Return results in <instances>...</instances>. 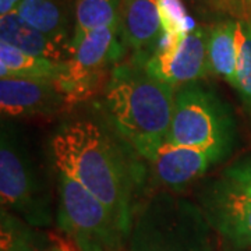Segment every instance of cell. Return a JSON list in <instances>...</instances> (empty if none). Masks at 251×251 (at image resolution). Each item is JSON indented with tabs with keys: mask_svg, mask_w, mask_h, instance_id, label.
I'll return each instance as SVG.
<instances>
[{
	"mask_svg": "<svg viewBox=\"0 0 251 251\" xmlns=\"http://www.w3.org/2000/svg\"><path fill=\"white\" fill-rule=\"evenodd\" d=\"M16 13L29 25L39 29L72 53L69 20L62 6V0H23L17 6Z\"/></svg>",
	"mask_w": 251,
	"mask_h": 251,
	"instance_id": "9a60e30c",
	"label": "cell"
},
{
	"mask_svg": "<svg viewBox=\"0 0 251 251\" xmlns=\"http://www.w3.org/2000/svg\"><path fill=\"white\" fill-rule=\"evenodd\" d=\"M166 141L196 148L222 162L236 141V122L230 106L215 91L198 82L175 92L171 128Z\"/></svg>",
	"mask_w": 251,
	"mask_h": 251,
	"instance_id": "277c9868",
	"label": "cell"
},
{
	"mask_svg": "<svg viewBox=\"0 0 251 251\" xmlns=\"http://www.w3.org/2000/svg\"><path fill=\"white\" fill-rule=\"evenodd\" d=\"M57 171L102 201L127 236L134 219L141 169L126 141L94 120L78 119L59 127L52 138Z\"/></svg>",
	"mask_w": 251,
	"mask_h": 251,
	"instance_id": "6da1fadb",
	"label": "cell"
},
{
	"mask_svg": "<svg viewBox=\"0 0 251 251\" xmlns=\"http://www.w3.org/2000/svg\"><path fill=\"white\" fill-rule=\"evenodd\" d=\"M247 3H249V6H250V9H251V0H247Z\"/></svg>",
	"mask_w": 251,
	"mask_h": 251,
	"instance_id": "4316f807",
	"label": "cell"
},
{
	"mask_svg": "<svg viewBox=\"0 0 251 251\" xmlns=\"http://www.w3.org/2000/svg\"><path fill=\"white\" fill-rule=\"evenodd\" d=\"M224 251H251L250 247H244V249H233V247H225Z\"/></svg>",
	"mask_w": 251,
	"mask_h": 251,
	"instance_id": "484cf974",
	"label": "cell"
},
{
	"mask_svg": "<svg viewBox=\"0 0 251 251\" xmlns=\"http://www.w3.org/2000/svg\"><path fill=\"white\" fill-rule=\"evenodd\" d=\"M73 106L56 81L0 78V109L10 117H54Z\"/></svg>",
	"mask_w": 251,
	"mask_h": 251,
	"instance_id": "30bf717a",
	"label": "cell"
},
{
	"mask_svg": "<svg viewBox=\"0 0 251 251\" xmlns=\"http://www.w3.org/2000/svg\"><path fill=\"white\" fill-rule=\"evenodd\" d=\"M194 9L202 14L221 16L230 14L237 20H243V10L236 0H188Z\"/></svg>",
	"mask_w": 251,
	"mask_h": 251,
	"instance_id": "44dd1931",
	"label": "cell"
},
{
	"mask_svg": "<svg viewBox=\"0 0 251 251\" xmlns=\"http://www.w3.org/2000/svg\"><path fill=\"white\" fill-rule=\"evenodd\" d=\"M72 46L94 29L120 27V0H75Z\"/></svg>",
	"mask_w": 251,
	"mask_h": 251,
	"instance_id": "e0dca14e",
	"label": "cell"
},
{
	"mask_svg": "<svg viewBox=\"0 0 251 251\" xmlns=\"http://www.w3.org/2000/svg\"><path fill=\"white\" fill-rule=\"evenodd\" d=\"M48 247L45 239L29 225L1 208V251H41Z\"/></svg>",
	"mask_w": 251,
	"mask_h": 251,
	"instance_id": "d6986e66",
	"label": "cell"
},
{
	"mask_svg": "<svg viewBox=\"0 0 251 251\" xmlns=\"http://www.w3.org/2000/svg\"><path fill=\"white\" fill-rule=\"evenodd\" d=\"M147 162L151 165L156 179L172 190L191 184L216 163L208 153L169 141L162 144Z\"/></svg>",
	"mask_w": 251,
	"mask_h": 251,
	"instance_id": "8fae6325",
	"label": "cell"
},
{
	"mask_svg": "<svg viewBox=\"0 0 251 251\" xmlns=\"http://www.w3.org/2000/svg\"><path fill=\"white\" fill-rule=\"evenodd\" d=\"M211 230L201 206L161 193L137 208L127 251H212Z\"/></svg>",
	"mask_w": 251,
	"mask_h": 251,
	"instance_id": "3957f363",
	"label": "cell"
},
{
	"mask_svg": "<svg viewBox=\"0 0 251 251\" xmlns=\"http://www.w3.org/2000/svg\"><path fill=\"white\" fill-rule=\"evenodd\" d=\"M145 57L115 64L105 85V105L113 128L126 144L148 161L169 133L175 92L148 70Z\"/></svg>",
	"mask_w": 251,
	"mask_h": 251,
	"instance_id": "7a4b0ae2",
	"label": "cell"
},
{
	"mask_svg": "<svg viewBox=\"0 0 251 251\" xmlns=\"http://www.w3.org/2000/svg\"><path fill=\"white\" fill-rule=\"evenodd\" d=\"M237 85L243 106L251 120V20H237Z\"/></svg>",
	"mask_w": 251,
	"mask_h": 251,
	"instance_id": "ffe728a7",
	"label": "cell"
},
{
	"mask_svg": "<svg viewBox=\"0 0 251 251\" xmlns=\"http://www.w3.org/2000/svg\"><path fill=\"white\" fill-rule=\"evenodd\" d=\"M200 206L225 247H250L251 190L224 176L202 188Z\"/></svg>",
	"mask_w": 251,
	"mask_h": 251,
	"instance_id": "ba28073f",
	"label": "cell"
},
{
	"mask_svg": "<svg viewBox=\"0 0 251 251\" xmlns=\"http://www.w3.org/2000/svg\"><path fill=\"white\" fill-rule=\"evenodd\" d=\"M41 251H72L67 246H64V244H52V246H49L48 249H44V250Z\"/></svg>",
	"mask_w": 251,
	"mask_h": 251,
	"instance_id": "d4e9b609",
	"label": "cell"
},
{
	"mask_svg": "<svg viewBox=\"0 0 251 251\" xmlns=\"http://www.w3.org/2000/svg\"><path fill=\"white\" fill-rule=\"evenodd\" d=\"M162 35L156 49L171 50L198 27L188 16L183 0H158ZM155 49V50H156Z\"/></svg>",
	"mask_w": 251,
	"mask_h": 251,
	"instance_id": "ac0fdd59",
	"label": "cell"
},
{
	"mask_svg": "<svg viewBox=\"0 0 251 251\" xmlns=\"http://www.w3.org/2000/svg\"><path fill=\"white\" fill-rule=\"evenodd\" d=\"M120 32L137 56L150 59L162 35L158 0H120Z\"/></svg>",
	"mask_w": 251,
	"mask_h": 251,
	"instance_id": "7c38bea8",
	"label": "cell"
},
{
	"mask_svg": "<svg viewBox=\"0 0 251 251\" xmlns=\"http://www.w3.org/2000/svg\"><path fill=\"white\" fill-rule=\"evenodd\" d=\"M225 176L234 180L243 187L251 190V156L240 159L229 166L225 172Z\"/></svg>",
	"mask_w": 251,
	"mask_h": 251,
	"instance_id": "7402d4cb",
	"label": "cell"
},
{
	"mask_svg": "<svg viewBox=\"0 0 251 251\" xmlns=\"http://www.w3.org/2000/svg\"><path fill=\"white\" fill-rule=\"evenodd\" d=\"M208 36L209 27L200 25L175 49H156L147 60L148 70L175 90L197 82L209 73Z\"/></svg>",
	"mask_w": 251,
	"mask_h": 251,
	"instance_id": "9c48e42d",
	"label": "cell"
},
{
	"mask_svg": "<svg viewBox=\"0 0 251 251\" xmlns=\"http://www.w3.org/2000/svg\"><path fill=\"white\" fill-rule=\"evenodd\" d=\"M243 10V20H251V9L247 0H236Z\"/></svg>",
	"mask_w": 251,
	"mask_h": 251,
	"instance_id": "cb8c5ba5",
	"label": "cell"
},
{
	"mask_svg": "<svg viewBox=\"0 0 251 251\" xmlns=\"http://www.w3.org/2000/svg\"><path fill=\"white\" fill-rule=\"evenodd\" d=\"M120 27L94 29L72 46V56L56 81L74 108L99 88L109 66L117 62L123 48L117 41Z\"/></svg>",
	"mask_w": 251,
	"mask_h": 251,
	"instance_id": "52a82bcc",
	"label": "cell"
},
{
	"mask_svg": "<svg viewBox=\"0 0 251 251\" xmlns=\"http://www.w3.org/2000/svg\"><path fill=\"white\" fill-rule=\"evenodd\" d=\"M23 0H0V17L16 11L17 6Z\"/></svg>",
	"mask_w": 251,
	"mask_h": 251,
	"instance_id": "603a6c76",
	"label": "cell"
},
{
	"mask_svg": "<svg viewBox=\"0 0 251 251\" xmlns=\"http://www.w3.org/2000/svg\"><path fill=\"white\" fill-rule=\"evenodd\" d=\"M56 219L77 251H123L128 240L108 206L60 172Z\"/></svg>",
	"mask_w": 251,
	"mask_h": 251,
	"instance_id": "5b68a950",
	"label": "cell"
},
{
	"mask_svg": "<svg viewBox=\"0 0 251 251\" xmlns=\"http://www.w3.org/2000/svg\"><path fill=\"white\" fill-rule=\"evenodd\" d=\"M0 198L4 209L32 227H45L53 221L52 196L38 166L17 138L4 130L0 145Z\"/></svg>",
	"mask_w": 251,
	"mask_h": 251,
	"instance_id": "8992f818",
	"label": "cell"
},
{
	"mask_svg": "<svg viewBox=\"0 0 251 251\" xmlns=\"http://www.w3.org/2000/svg\"><path fill=\"white\" fill-rule=\"evenodd\" d=\"M237 20H222L209 27L208 66L209 73L221 77L236 90L237 85Z\"/></svg>",
	"mask_w": 251,
	"mask_h": 251,
	"instance_id": "5bb4252c",
	"label": "cell"
},
{
	"mask_svg": "<svg viewBox=\"0 0 251 251\" xmlns=\"http://www.w3.org/2000/svg\"><path fill=\"white\" fill-rule=\"evenodd\" d=\"M66 69L64 62L27 54L6 42H0V77L57 81Z\"/></svg>",
	"mask_w": 251,
	"mask_h": 251,
	"instance_id": "2e32d148",
	"label": "cell"
},
{
	"mask_svg": "<svg viewBox=\"0 0 251 251\" xmlns=\"http://www.w3.org/2000/svg\"><path fill=\"white\" fill-rule=\"evenodd\" d=\"M0 42H6L24 53L56 62L69 60L72 56L69 49L29 25L16 11L0 17Z\"/></svg>",
	"mask_w": 251,
	"mask_h": 251,
	"instance_id": "4fadbf2b",
	"label": "cell"
}]
</instances>
